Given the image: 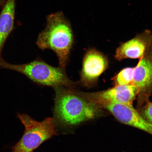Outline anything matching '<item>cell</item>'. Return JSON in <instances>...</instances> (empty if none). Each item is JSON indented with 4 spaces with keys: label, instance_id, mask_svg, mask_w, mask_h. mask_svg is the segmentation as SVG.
I'll return each mask as SVG.
<instances>
[{
    "label": "cell",
    "instance_id": "1",
    "mask_svg": "<svg viewBox=\"0 0 152 152\" xmlns=\"http://www.w3.org/2000/svg\"><path fill=\"white\" fill-rule=\"evenodd\" d=\"M54 119L62 126L71 127L104 116L106 110L81 96L76 88L54 87Z\"/></svg>",
    "mask_w": 152,
    "mask_h": 152
},
{
    "label": "cell",
    "instance_id": "12",
    "mask_svg": "<svg viewBox=\"0 0 152 152\" xmlns=\"http://www.w3.org/2000/svg\"><path fill=\"white\" fill-rule=\"evenodd\" d=\"M136 109L146 120L152 125V102L150 100Z\"/></svg>",
    "mask_w": 152,
    "mask_h": 152
},
{
    "label": "cell",
    "instance_id": "10",
    "mask_svg": "<svg viewBox=\"0 0 152 152\" xmlns=\"http://www.w3.org/2000/svg\"><path fill=\"white\" fill-rule=\"evenodd\" d=\"M16 0H7L0 14V60L2 51L14 28Z\"/></svg>",
    "mask_w": 152,
    "mask_h": 152
},
{
    "label": "cell",
    "instance_id": "11",
    "mask_svg": "<svg viewBox=\"0 0 152 152\" xmlns=\"http://www.w3.org/2000/svg\"><path fill=\"white\" fill-rule=\"evenodd\" d=\"M134 67L124 68L111 79L114 86H121L132 83Z\"/></svg>",
    "mask_w": 152,
    "mask_h": 152
},
{
    "label": "cell",
    "instance_id": "13",
    "mask_svg": "<svg viewBox=\"0 0 152 152\" xmlns=\"http://www.w3.org/2000/svg\"><path fill=\"white\" fill-rule=\"evenodd\" d=\"M7 0H0V6L4 5Z\"/></svg>",
    "mask_w": 152,
    "mask_h": 152
},
{
    "label": "cell",
    "instance_id": "6",
    "mask_svg": "<svg viewBox=\"0 0 152 152\" xmlns=\"http://www.w3.org/2000/svg\"><path fill=\"white\" fill-rule=\"evenodd\" d=\"M132 84L137 91V108L149 101L152 94V42L134 67Z\"/></svg>",
    "mask_w": 152,
    "mask_h": 152
},
{
    "label": "cell",
    "instance_id": "7",
    "mask_svg": "<svg viewBox=\"0 0 152 152\" xmlns=\"http://www.w3.org/2000/svg\"><path fill=\"white\" fill-rule=\"evenodd\" d=\"M109 66L107 56L96 49H89L83 57L80 80L78 81L79 85L87 88L94 87Z\"/></svg>",
    "mask_w": 152,
    "mask_h": 152
},
{
    "label": "cell",
    "instance_id": "2",
    "mask_svg": "<svg viewBox=\"0 0 152 152\" xmlns=\"http://www.w3.org/2000/svg\"><path fill=\"white\" fill-rule=\"evenodd\" d=\"M47 23L46 28L38 36L37 46L42 50L49 49L54 52L59 66L65 69L74 43L71 24L61 12L49 15Z\"/></svg>",
    "mask_w": 152,
    "mask_h": 152
},
{
    "label": "cell",
    "instance_id": "4",
    "mask_svg": "<svg viewBox=\"0 0 152 152\" xmlns=\"http://www.w3.org/2000/svg\"><path fill=\"white\" fill-rule=\"evenodd\" d=\"M18 117L25 130L20 141L12 147V152H32L44 142L57 135L54 118L48 117L38 121L26 114L18 113Z\"/></svg>",
    "mask_w": 152,
    "mask_h": 152
},
{
    "label": "cell",
    "instance_id": "5",
    "mask_svg": "<svg viewBox=\"0 0 152 152\" xmlns=\"http://www.w3.org/2000/svg\"><path fill=\"white\" fill-rule=\"evenodd\" d=\"M78 92L85 99L104 108L108 104H121L133 105L137 96V91L131 84L114 86L106 90L94 92Z\"/></svg>",
    "mask_w": 152,
    "mask_h": 152
},
{
    "label": "cell",
    "instance_id": "9",
    "mask_svg": "<svg viewBox=\"0 0 152 152\" xmlns=\"http://www.w3.org/2000/svg\"><path fill=\"white\" fill-rule=\"evenodd\" d=\"M152 42V32L146 30L129 40L121 43L116 49L114 57L121 61L126 59H140Z\"/></svg>",
    "mask_w": 152,
    "mask_h": 152
},
{
    "label": "cell",
    "instance_id": "8",
    "mask_svg": "<svg viewBox=\"0 0 152 152\" xmlns=\"http://www.w3.org/2000/svg\"><path fill=\"white\" fill-rule=\"evenodd\" d=\"M104 109L109 111L120 122L152 136V125L140 115L133 105L112 104L105 106Z\"/></svg>",
    "mask_w": 152,
    "mask_h": 152
},
{
    "label": "cell",
    "instance_id": "3",
    "mask_svg": "<svg viewBox=\"0 0 152 152\" xmlns=\"http://www.w3.org/2000/svg\"><path fill=\"white\" fill-rule=\"evenodd\" d=\"M0 66L21 73L34 82L45 86L76 88L79 85L78 82L72 81L68 77L65 69L60 66L54 67L41 60H36L26 64H14L1 59Z\"/></svg>",
    "mask_w": 152,
    "mask_h": 152
}]
</instances>
